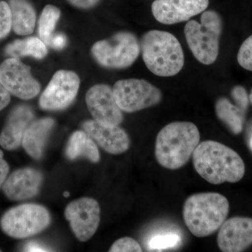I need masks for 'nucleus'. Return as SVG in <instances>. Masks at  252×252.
<instances>
[{
	"mask_svg": "<svg viewBox=\"0 0 252 252\" xmlns=\"http://www.w3.org/2000/svg\"><path fill=\"white\" fill-rule=\"evenodd\" d=\"M192 160L197 173L212 185L236 183L245 175V162L240 155L216 141L200 142Z\"/></svg>",
	"mask_w": 252,
	"mask_h": 252,
	"instance_id": "f257e3e1",
	"label": "nucleus"
},
{
	"mask_svg": "<svg viewBox=\"0 0 252 252\" xmlns=\"http://www.w3.org/2000/svg\"><path fill=\"white\" fill-rule=\"evenodd\" d=\"M200 142V131L193 123H170L158 134L156 158L167 170H178L187 165Z\"/></svg>",
	"mask_w": 252,
	"mask_h": 252,
	"instance_id": "f03ea898",
	"label": "nucleus"
},
{
	"mask_svg": "<svg viewBox=\"0 0 252 252\" xmlns=\"http://www.w3.org/2000/svg\"><path fill=\"white\" fill-rule=\"evenodd\" d=\"M229 210V203L225 196L206 192L189 196L184 204L182 213L189 231L197 238H205L220 229Z\"/></svg>",
	"mask_w": 252,
	"mask_h": 252,
	"instance_id": "7ed1b4c3",
	"label": "nucleus"
},
{
	"mask_svg": "<svg viewBox=\"0 0 252 252\" xmlns=\"http://www.w3.org/2000/svg\"><path fill=\"white\" fill-rule=\"evenodd\" d=\"M145 65L159 77H172L185 65V55L180 41L171 33L153 30L146 32L140 41Z\"/></svg>",
	"mask_w": 252,
	"mask_h": 252,
	"instance_id": "20e7f679",
	"label": "nucleus"
},
{
	"mask_svg": "<svg viewBox=\"0 0 252 252\" xmlns=\"http://www.w3.org/2000/svg\"><path fill=\"white\" fill-rule=\"evenodd\" d=\"M222 29L221 18L213 10L204 11L200 23L190 20L186 24L185 34L187 44L198 62L210 65L217 61Z\"/></svg>",
	"mask_w": 252,
	"mask_h": 252,
	"instance_id": "39448f33",
	"label": "nucleus"
},
{
	"mask_svg": "<svg viewBox=\"0 0 252 252\" xmlns=\"http://www.w3.org/2000/svg\"><path fill=\"white\" fill-rule=\"evenodd\" d=\"M51 216L45 207L37 204H23L6 211L0 220L5 234L16 239L30 238L49 226Z\"/></svg>",
	"mask_w": 252,
	"mask_h": 252,
	"instance_id": "423d86ee",
	"label": "nucleus"
},
{
	"mask_svg": "<svg viewBox=\"0 0 252 252\" xmlns=\"http://www.w3.org/2000/svg\"><path fill=\"white\" fill-rule=\"evenodd\" d=\"M91 52L102 67L124 69L130 67L138 58L140 44L135 34L119 32L109 39L96 42Z\"/></svg>",
	"mask_w": 252,
	"mask_h": 252,
	"instance_id": "0eeeda50",
	"label": "nucleus"
},
{
	"mask_svg": "<svg viewBox=\"0 0 252 252\" xmlns=\"http://www.w3.org/2000/svg\"><path fill=\"white\" fill-rule=\"evenodd\" d=\"M117 103L123 112L133 113L157 105L161 102V91L144 79L119 80L113 87Z\"/></svg>",
	"mask_w": 252,
	"mask_h": 252,
	"instance_id": "6e6552de",
	"label": "nucleus"
},
{
	"mask_svg": "<svg viewBox=\"0 0 252 252\" xmlns=\"http://www.w3.org/2000/svg\"><path fill=\"white\" fill-rule=\"evenodd\" d=\"M0 81L10 94L22 99H31L39 94L41 86L32 77L31 69L16 58L0 64Z\"/></svg>",
	"mask_w": 252,
	"mask_h": 252,
	"instance_id": "1a4fd4ad",
	"label": "nucleus"
},
{
	"mask_svg": "<svg viewBox=\"0 0 252 252\" xmlns=\"http://www.w3.org/2000/svg\"><path fill=\"white\" fill-rule=\"evenodd\" d=\"M79 86L80 79L75 72L58 71L41 94L39 106L48 111L67 108L77 97Z\"/></svg>",
	"mask_w": 252,
	"mask_h": 252,
	"instance_id": "9d476101",
	"label": "nucleus"
},
{
	"mask_svg": "<svg viewBox=\"0 0 252 252\" xmlns=\"http://www.w3.org/2000/svg\"><path fill=\"white\" fill-rule=\"evenodd\" d=\"M64 216L76 238L79 241L86 242L97 231L100 221V208L94 199L80 198L66 207Z\"/></svg>",
	"mask_w": 252,
	"mask_h": 252,
	"instance_id": "9b49d317",
	"label": "nucleus"
},
{
	"mask_svg": "<svg viewBox=\"0 0 252 252\" xmlns=\"http://www.w3.org/2000/svg\"><path fill=\"white\" fill-rule=\"evenodd\" d=\"M88 109L95 122L119 126L124 120L123 111L117 103L113 89L106 84L91 87L86 95Z\"/></svg>",
	"mask_w": 252,
	"mask_h": 252,
	"instance_id": "f8f14e48",
	"label": "nucleus"
},
{
	"mask_svg": "<svg viewBox=\"0 0 252 252\" xmlns=\"http://www.w3.org/2000/svg\"><path fill=\"white\" fill-rule=\"evenodd\" d=\"M208 5L209 0H155L152 11L159 23L173 25L204 12Z\"/></svg>",
	"mask_w": 252,
	"mask_h": 252,
	"instance_id": "ddd939ff",
	"label": "nucleus"
},
{
	"mask_svg": "<svg viewBox=\"0 0 252 252\" xmlns=\"http://www.w3.org/2000/svg\"><path fill=\"white\" fill-rule=\"evenodd\" d=\"M217 245L221 252H240L252 245V219L235 217L225 220L219 229Z\"/></svg>",
	"mask_w": 252,
	"mask_h": 252,
	"instance_id": "4468645a",
	"label": "nucleus"
},
{
	"mask_svg": "<svg viewBox=\"0 0 252 252\" xmlns=\"http://www.w3.org/2000/svg\"><path fill=\"white\" fill-rule=\"evenodd\" d=\"M83 128L95 143L107 153L122 154L130 148V137L119 126L105 125L95 121H87Z\"/></svg>",
	"mask_w": 252,
	"mask_h": 252,
	"instance_id": "2eb2a0df",
	"label": "nucleus"
},
{
	"mask_svg": "<svg viewBox=\"0 0 252 252\" xmlns=\"http://www.w3.org/2000/svg\"><path fill=\"white\" fill-rule=\"evenodd\" d=\"M42 175L32 167L18 169L10 175L3 185L5 195L9 200L21 201L36 196L42 183Z\"/></svg>",
	"mask_w": 252,
	"mask_h": 252,
	"instance_id": "dca6fc26",
	"label": "nucleus"
},
{
	"mask_svg": "<svg viewBox=\"0 0 252 252\" xmlns=\"http://www.w3.org/2000/svg\"><path fill=\"white\" fill-rule=\"evenodd\" d=\"M32 109L26 104L13 109L0 134V145L8 151L16 150L22 144L25 132L33 122Z\"/></svg>",
	"mask_w": 252,
	"mask_h": 252,
	"instance_id": "f3484780",
	"label": "nucleus"
},
{
	"mask_svg": "<svg viewBox=\"0 0 252 252\" xmlns=\"http://www.w3.org/2000/svg\"><path fill=\"white\" fill-rule=\"evenodd\" d=\"M55 121L46 117L33 121L23 135L22 145L30 157L35 160L42 157L44 147L54 128Z\"/></svg>",
	"mask_w": 252,
	"mask_h": 252,
	"instance_id": "a211bd4d",
	"label": "nucleus"
},
{
	"mask_svg": "<svg viewBox=\"0 0 252 252\" xmlns=\"http://www.w3.org/2000/svg\"><path fill=\"white\" fill-rule=\"evenodd\" d=\"M12 28L18 35H30L34 31L36 12L28 0H9Z\"/></svg>",
	"mask_w": 252,
	"mask_h": 252,
	"instance_id": "6ab92c4d",
	"label": "nucleus"
},
{
	"mask_svg": "<svg viewBox=\"0 0 252 252\" xmlns=\"http://www.w3.org/2000/svg\"><path fill=\"white\" fill-rule=\"evenodd\" d=\"M66 157L70 160L84 157L93 162L100 160L99 149L94 141L83 131H76L69 137L65 149Z\"/></svg>",
	"mask_w": 252,
	"mask_h": 252,
	"instance_id": "aec40b11",
	"label": "nucleus"
},
{
	"mask_svg": "<svg viewBox=\"0 0 252 252\" xmlns=\"http://www.w3.org/2000/svg\"><path fill=\"white\" fill-rule=\"evenodd\" d=\"M215 111L218 119L232 133L238 135L242 132L245 112L237 104H232L226 97H220L215 104Z\"/></svg>",
	"mask_w": 252,
	"mask_h": 252,
	"instance_id": "412c9836",
	"label": "nucleus"
},
{
	"mask_svg": "<svg viewBox=\"0 0 252 252\" xmlns=\"http://www.w3.org/2000/svg\"><path fill=\"white\" fill-rule=\"evenodd\" d=\"M6 54L11 58L25 57L31 56L36 59H42L47 54V48L45 43L37 37L26 38L22 40L14 41L11 43L5 49Z\"/></svg>",
	"mask_w": 252,
	"mask_h": 252,
	"instance_id": "4be33fe9",
	"label": "nucleus"
},
{
	"mask_svg": "<svg viewBox=\"0 0 252 252\" xmlns=\"http://www.w3.org/2000/svg\"><path fill=\"white\" fill-rule=\"evenodd\" d=\"M61 12L59 8L54 5H46L43 9L39 20L38 33L41 40L46 45L50 46L56 24L61 17Z\"/></svg>",
	"mask_w": 252,
	"mask_h": 252,
	"instance_id": "5701e85b",
	"label": "nucleus"
},
{
	"mask_svg": "<svg viewBox=\"0 0 252 252\" xmlns=\"http://www.w3.org/2000/svg\"><path fill=\"white\" fill-rule=\"evenodd\" d=\"M12 28V18L9 3L0 1V40L9 34Z\"/></svg>",
	"mask_w": 252,
	"mask_h": 252,
	"instance_id": "b1692460",
	"label": "nucleus"
},
{
	"mask_svg": "<svg viewBox=\"0 0 252 252\" xmlns=\"http://www.w3.org/2000/svg\"><path fill=\"white\" fill-rule=\"evenodd\" d=\"M237 59L242 67L252 72V34L240 46Z\"/></svg>",
	"mask_w": 252,
	"mask_h": 252,
	"instance_id": "393cba45",
	"label": "nucleus"
},
{
	"mask_svg": "<svg viewBox=\"0 0 252 252\" xmlns=\"http://www.w3.org/2000/svg\"><path fill=\"white\" fill-rule=\"evenodd\" d=\"M109 252H142L140 244L135 239L125 237L115 242Z\"/></svg>",
	"mask_w": 252,
	"mask_h": 252,
	"instance_id": "a878e982",
	"label": "nucleus"
},
{
	"mask_svg": "<svg viewBox=\"0 0 252 252\" xmlns=\"http://www.w3.org/2000/svg\"><path fill=\"white\" fill-rule=\"evenodd\" d=\"M180 238L177 235H160L151 240L149 248L151 250H164L173 248L180 243Z\"/></svg>",
	"mask_w": 252,
	"mask_h": 252,
	"instance_id": "bb28decb",
	"label": "nucleus"
},
{
	"mask_svg": "<svg viewBox=\"0 0 252 252\" xmlns=\"http://www.w3.org/2000/svg\"><path fill=\"white\" fill-rule=\"evenodd\" d=\"M231 95L237 105L246 112L248 107L249 97L247 91L242 86H235L231 91Z\"/></svg>",
	"mask_w": 252,
	"mask_h": 252,
	"instance_id": "cd10ccee",
	"label": "nucleus"
},
{
	"mask_svg": "<svg viewBox=\"0 0 252 252\" xmlns=\"http://www.w3.org/2000/svg\"><path fill=\"white\" fill-rule=\"evenodd\" d=\"M9 172V165L4 159V154L0 149V189L4 185Z\"/></svg>",
	"mask_w": 252,
	"mask_h": 252,
	"instance_id": "c85d7f7f",
	"label": "nucleus"
},
{
	"mask_svg": "<svg viewBox=\"0 0 252 252\" xmlns=\"http://www.w3.org/2000/svg\"><path fill=\"white\" fill-rule=\"evenodd\" d=\"M71 4L79 9H87L94 7L101 0H67Z\"/></svg>",
	"mask_w": 252,
	"mask_h": 252,
	"instance_id": "c756f323",
	"label": "nucleus"
},
{
	"mask_svg": "<svg viewBox=\"0 0 252 252\" xmlns=\"http://www.w3.org/2000/svg\"><path fill=\"white\" fill-rule=\"evenodd\" d=\"M67 44V38L63 34H57L52 36L50 46L56 49H62Z\"/></svg>",
	"mask_w": 252,
	"mask_h": 252,
	"instance_id": "7c9ffc66",
	"label": "nucleus"
},
{
	"mask_svg": "<svg viewBox=\"0 0 252 252\" xmlns=\"http://www.w3.org/2000/svg\"><path fill=\"white\" fill-rule=\"evenodd\" d=\"M11 100V95L9 91L5 89L4 86L0 81V111L4 109Z\"/></svg>",
	"mask_w": 252,
	"mask_h": 252,
	"instance_id": "2f4dec72",
	"label": "nucleus"
},
{
	"mask_svg": "<svg viewBox=\"0 0 252 252\" xmlns=\"http://www.w3.org/2000/svg\"><path fill=\"white\" fill-rule=\"evenodd\" d=\"M25 252H49V250L37 242H30L24 248Z\"/></svg>",
	"mask_w": 252,
	"mask_h": 252,
	"instance_id": "473e14b6",
	"label": "nucleus"
},
{
	"mask_svg": "<svg viewBox=\"0 0 252 252\" xmlns=\"http://www.w3.org/2000/svg\"><path fill=\"white\" fill-rule=\"evenodd\" d=\"M249 99H250V102H251L252 104V90L251 93H250V96H249Z\"/></svg>",
	"mask_w": 252,
	"mask_h": 252,
	"instance_id": "72a5a7b5",
	"label": "nucleus"
},
{
	"mask_svg": "<svg viewBox=\"0 0 252 252\" xmlns=\"http://www.w3.org/2000/svg\"><path fill=\"white\" fill-rule=\"evenodd\" d=\"M69 193H68V192H65V193H64V195L65 197L69 196Z\"/></svg>",
	"mask_w": 252,
	"mask_h": 252,
	"instance_id": "f704fd0d",
	"label": "nucleus"
},
{
	"mask_svg": "<svg viewBox=\"0 0 252 252\" xmlns=\"http://www.w3.org/2000/svg\"><path fill=\"white\" fill-rule=\"evenodd\" d=\"M251 146H252V141H251Z\"/></svg>",
	"mask_w": 252,
	"mask_h": 252,
	"instance_id": "c9c22d12",
	"label": "nucleus"
},
{
	"mask_svg": "<svg viewBox=\"0 0 252 252\" xmlns=\"http://www.w3.org/2000/svg\"><path fill=\"white\" fill-rule=\"evenodd\" d=\"M0 252H1V250H0Z\"/></svg>",
	"mask_w": 252,
	"mask_h": 252,
	"instance_id": "e433bc0d",
	"label": "nucleus"
}]
</instances>
